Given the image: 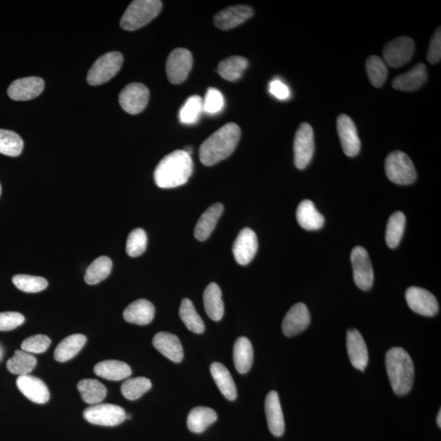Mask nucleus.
Masks as SVG:
<instances>
[{
    "label": "nucleus",
    "mask_w": 441,
    "mask_h": 441,
    "mask_svg": "<svg viewBox=\"0 0 441 441\" xmlns=\"http://www.w3.org/2000/svg\"><path fill=\"white\" fill-rule=\"evenodd\" d=\"M193 172L190 155L178 150L167 155L157 165L154 173L155 184L160 188H178L188 183Z\"/></svg>",
    "instance_id": "f257e3e1"
},
{
    "label": "nucleus",
    "mask_w": 441,
    "mask_h": 441,
    "mask_svg": "<svg viewBox=\"0 0 441 441\" xmlns=\"http://www.w3.org/2000/svg\"><path fill=\"white\" fill-rule=\"evenodd\" d=\"M239 127L225 125L206 139L200 148V159L205 166H213L232 155L240 139Z\"/></svg>",
    "instance_id": "f03ea898"
},
{
    "label": "nucleus",
    "mask_w": 441,
    "mask_h": 441,
    "mask_svg": "<svg viewBox=\"0 0 441 441\" xmlns=\"http://www.w3.org/2000/svg\"><path fill=\"white\" fill-rule=\"evenodd\" d=\"M386 366L395 393L408 394L414 379V364L408 352L401 347L391 348L386 355Z\"/></svg>",
    "instance_id": "7ed1b4c3"
},
{
    "label": "nucleus",
    "mask_w": 441,
    "mask_h": 441,
    "mask_svg": "<svg viewBox=\"0 0 441 441\" xmlns=\"http://www.w3.org/2000/svg\"><path fill=\"white\" fill-rule=\"evenodd\" d=\"M162 6L159 0H135L122 15L120 27L130 31L144 27L158 16Z\"/></svg>",
    "instance_id": "20e7f679"
},
{
    "label": "nucleus",
    "mask_w": 441,
    "mask_h": 441,
    "mask_svg": "<svg viewBox=\"0 0 441 441\" xmlns=\"http://www.w3.org/2000/svg\"><path fill=\"white\" fill-rule=\"evenodd\" d=\"M385 171L387 178L392 183L398 185L414 183L416 178V172L410 157L402 151L391 152L385 161Z\"/></svg>",
    "instance_id": "39448f33"
},
{
    "label": "nucleus",
    "mask_w": 441,
    "mask_h": 441,
    "mask_svg": "<svg viewBox=\"0 0 441 441\" xmlns=\"http://www.w3.org/2000/svg\"><path fill=\"white\" fill-rule=\"evenodd\" d=\"M124 62V57L119 52H110L104 54L93 63L88 73L87 81L90 85H101L111 80Z\"/></svg>",
    "instance_id": "423d86ee"
},
{
    "label": "nucleus",
    "mask_w": 441,
    "mask_h": 441,
    "mask_svg": "<svg viewBox=\"0 0 441 441\" xmlns=\"http://www.w3.org/2000/svg\"><path fill=\"white\" fill-rule=\"evenodd\" d=\"M83 418L92 424L115 426L126 420L125 410L113 404H97L88 407L83 412Z\"/></svg>",
    "instance_id": "0eeeda50"
},
{
    "label": "nucleus",
    "mask_w": 441,
    "mask_h": 441,
    "mask_svg": "<svg viewBox=\"0 0 441 441\" xmlns=\"http://www.w3.org/2000/svg\"><path fill=\"white\" fill-rule=\"evenodd\" d=\"M315 151L312 127L303 122L299 126L293 141L294 163L298 169L307 168Z\"/></svg>",
    "instance_id": "6e6552de"
},
{
    "label": "nucleus",
    "mask_w": 441,
    "mask_h": 441,
    "mask_svg": "<svg viewBox=\"0 0 441 441\" xmlns=\"http://www.w3.org/2000/svg\"><path fill=\"white\" fill-rule=\"evenodd\" d=\"M192 54L188 49L176 48L169 54L166 62V73L169 80L173 85H180L189 76L192 68Z\"/></svg>",
    "instance_id": "1a4fd4ad"
},
{
    "label": "nucleus",
    "mask_w": 441,
    "mask_h": 441,
    "mask_svg": "<svg viewBox=\"0 0 441 441\" xmlns=\"http://www.w3.org/2000/svg\"><path fill=\"white\" fill-rule=\"evenodd\" d=\"M353 276L358 288L363 291H368L374 284V270L369 253L361 246L353 248L351 254Z\"/></svg>",
    "instance_id": "9d476101"
},
{
    "label": "nucleus",
    "mask_w": 441,
    "mask_h": 441,
    "mask_svg": "<svg viewBox=\"0 0 441 441\" xmlns=\"http://www.w3.org/2000/svg\"><path fill=\"white\" fill-rule=\"evenodd\" d=\"M415 50L414 39L410 37L401 36L393 39L382 51L384 60L387 65L393 68H398L408 63L413 57Z\"/></svg>",
    "instance_id": "9b49d317"
},
{
    "label": "nucleus",
    "mask_w": 441,
    "mask_h": 441,
    "mask_svg": "<svg viewBox=\"0 0 441 441\" xmlns=\"http://www.w3.org/2000/svg\"><path fill=\"white\" fill-rule=\"evenodd\" d=\"M150 92L141 83H132L122 88L119 102L122 109L130 115L139 114L148 104Z\"/></svg>",
    "instance_id": "f8f14e48"
},
{
    "label": "nucleus",
    "mask_w": 441,
    "mask_h": 441,
    "mask_svg": "<svg viewBox=\"0 0 441 441\" xmlns=\"http://www.w3.org/2000/svg\"><path fill=\"white\" fill-rule=\"evenodd\" d=\"M407 303L412 311L421 316H434L439 311V304L433 293L419 287H410L405 293Z\"/></svg>",
    "instance_id": "ddd939ff"
},
{
    "label": "nucleus",
    "mask_w": 441,
    "mask_h": 441,
    "mask_svg": "<svg viewBox=\"0 0 441 441\" xmlns=\"http://www.w3.org/2000/svg\"><path fill=\"white\" fill-rule=\"evenodd\" d=\"M338 136L346 155L354 157L360 150V140L355 122L347 115H340L337 120Z\"/></svg>",
    "instance_id": "4468645a"
},
{
    "label": "nucleus",
    "mask_w": 441,
    "mask_h": 441,
    "mask_svg": "<svg viewBox=\"0 0 441 441\" xmlns=\"http://www.w3.org/2000/svg\"><path fill=\"white\" fill-rule=\"evenodd\" d=\"M258 248L257 234L251 229H243L233 244L235 261L241 266H246L251 262L258 252Z\"/></svg>",
    "instance_id": "2eb2a0df"
},
{
    "label": "nucleus",
    "mask_w": 441,
    "mask_h": 441,
    "mask_svg": "<svg viewBox=\"0 0 441 441\" xmlns=\"http://www.w3.org/2000/svg\"><path fill=\"white\" fill-rule=\"evenodd\" d=\"M311 323V315L305 304L293 305L284 316L282 331L287 337H293L306 330Z\"/></svg>",
    "instance_id": "dca6fc26"
},
{
    "label": "nucleus",
    "mask_w": 441,
    "mask_h": 441,
    "mask_svg": "<svg viewBox=\"0 0 441 441\" xmlns=\"http://www.w3.org/2000/svg\"><path fill=\"white\" fill-rule=\"evenodd\" d=\"M44 88L43 78L31 76L19 78L8 88V95L14 101H28L41 95Z\"/></svg>",
    "instance_id": "f3484780"
},
{
    "label": "nucleus",
    "mask_w": 441,
    "mask_h": 441,
    "mask_svg": "<svg viewBox=\"0 0 441 441\" xmlns=\"http://www.w3.org/2000/svg\"><path fill=\"white\" fill-rule=\"evenodd\" d=\"M253 13V9L247 5H234L216 14L214 24L218 29L228 31L246 22Z\"/></svg>",
    "instance_id": "a211bd4d"
},
{
    "label": "nucleus",
    "mask_w": 441,
    "mask_h": 441,
    "mask_svg": "<svg viewBox=\"0 0 441 441\" xmlns=\"http://www.w3.org/2000/svg\"><path fill=\"white\" fill-rule=\"evenodd\" d=\"M17 386L19 391L34 403L46 404L50 398L48 386L37 377L29 374L19 376Z\"/></svg>",
    "instance_id": "6ab92c4d"
},
{
    "label": "nucleus",
    "mask_w": 441,
    "mask_h": 441,
    "mask_svg": "<svg viewBox=\"0 0 441 441\" xmlns=\"http://www.w3.org/2000/svg\"><path fill=\"white\" fill-rule=\"evenodd\" d=\"M346 347L351 365L356 369L364 371L369 362V354L364 338L356 330H348L346 335Z\"/></svg>",
    "instance_id": "aec40b11"
},
{
    "label": "nucleus",
    "mask_w": 441,
    "mask_h": 441,
    "mask_svg": "<svg viewBox=\"0 0 441 441\" xmlns=\"http://www.w3.org/2000/svg\"><path fill=\"white\" fill-rule=\"evenodd\" d=\"M428 80V71L424 63L416 64L409 71L395 78L391 85L396 90L412 92L418 90Z\"/></svg>",
    "instance_id": "412c9836"
},
{
    "label": "nucleus",
    "mask_w": 441,
    "mask_h": 441,
    "mask_svg": "<svg viewBox=\"0 0 441 441\" xmlns=\"http://www.w3.org/2000/svg\"><path fill=\"white\" fill-rule=\"evenodd\" d=\"M153 346L169 360L180 363L183 360V348L178 336L173 333L160 332L153 338Z\"/></svg>",
    "instance_id": "4be33fe9"
},
{
    "label": "nucleus",
    "mask_w": 441,
    "mask_h": 441,
    "mask_svg": "<svg viewBox=\"0 0 441 441\" xmlns=\"http://www.w3.org/2000/svg\"><path fill=\"white\" fill-rule=\"evenodd\" d=\"M265 412H266L268 428L271 433L279 438L284 433V419L279 402V395L276 391H270L265 400Z\"/></svg>",
    "instance_id": "5701e85b"
},
{
    "label": "nucleus",
    "mask_w": 441,
    "mask_h": 441,
    "mask_svg": "<svg viewBox=\"0 0 441 441\" xmlns=\"http://www.w3.org/2000/svg\"><path fill=\"white\" fill-rule=\"evenodd\" d=\"M155 312L153 304L146 299H139L125 308L122 316L130 323L146 326L153 321Z\"/></svg>",
    "instance_id": "b1692460"
},
{
    "label": "nucleus",
    "mask_w": 441,
    "mask_h": 441,
    "mask_svg": "<svg viewBox=\"0 0 441 441\" xmlns=\"http://www.w3.org/2000/svg\"><path fill=\"white\" fill-rule=\"evenodd\" d=\"M224 211V206L217 203L210 207L201 215L195 227V237L200 241H204L212 234L218 220Z\"/></svg>",
    "instance_id": "393cba45"
},
{
    "label": "nucleus",
    "mask_w": 441,
    "mask_h": 441,
    "mask_svg": "<svg viewBox=\"0 0 441 441\" xmlns=\"http://www.w3.org/2000/svg\"><path fill=\"white\" fill-rule=\"evenodd\" d=\"M297 220L300 227L307 230H317L323 227L325 218L318 213L311 200H305L299 204Z\"/></svg>",
    "instance_id": "a878e982"
},
{
    "label": "nucleus",
    "mask_w": 441,
    "mask_h": 441,
    "mask_svg": "<svg viewBox=\"0 0 441 441\" xmlns=\"http://www.w3.org/2000/svg\"><path fill=\"white\" fill-rule=\"evenodd\" d=\"M211 374L217 384L218 389L225 398L234 400L237 397V389L233 377L225 365L218 362H214L210 366Z\"/></svg>",
    "instance_id": "bb28decb"
},
{
    "label": "nucleus",
    "mask_w": 441,
    "mask_h": 441,
    "mask_svg": "<svg viewBox=\"0 0 441 441\" xmlns=\"http://www.w3.org/2000/svg\"><path fill=\"white\" fill-rule=\"evenodd\" d=\"M204 305L206 313L214 321L222 320L224 315V303L222 290L216 283H211L204 292Z\"/></svg>",
    "instance_id": "cd10ccee"
},
{
    "label": "nucleus",
    "mask_w": 441,
    "mask_h": 441,
    "mask_svg": "<svg viewBox=\"0 0 441 441\" xmlns=\"http://www.w3.org/2000/svg\"><path fill=\"white\" fill-rule=\"evenodd\" d=\"M94 372L106 380L120 381L130 377L132 370L125 362L108 360L98 363L94 366Z\"/></svg>",
    "instance_id": "c85d7f7f"
},
{
    "label": "nucleus",
    "mask_w": 441,
    "mask_h": 441,
    "mask_svg": "<svg viewBox=\"0 0 441 441\" xmlns=\"http://www.w3.org/2000/svg\"><path fill=\"white\" fill-rule=\"evenodd\" d=\"M233 358L235 369L239 374H246L253 365V349L248 338L240 337L234 343Z\"/></svg>",
    "instance_id": "c756f323"
},
{
    "label": "nucleus",
    "mask_w": 441,
    "mask_h": 441,
    "mask_svg": "<svg viewBox=\"0 0 441 441\" xmlns=\"http://www.w3.org/2000/svg\"><path fill=\"white\" fill-rule=\"evenodd\" d=\"M218 419L216 412L208 407H196L190 412L188 418V428L196 434L204 431L212 425Z\"/></svg>",
    "instance_id": "7c9ffc66"
},
{
    "label": "nucleus",
    "mask_w": 441,
    "mask_h": 441,
    "mask_svg": "<svg viewBox=\"0 0 441 441\" xmlns=\"http://www.w3.org/2000/svg\"><path fill=\"white\" fill-rule=\"evenodd\" d=\"M86 342L87 337L80 333L68 336L56 347L54 358L57 361L62 363L70 360L82 350Z\"/></svg>",
    "instance_id": "2f4dec72"
},
{
    "label": "nucleus",
    "mask_w": 441,
    "mask_h": 441,
    "mask_svg": "<svg viewBox=\"0 0 441 441\" xmlns=\"http://www.w3.org/2000/svg\"><path fill=\"white\" fill-rule=\"evenodd\" d=\"M77 388L83 401L88 405L102 403L107 394L106 387L96 379H83L78 382Z\"/></svg>",
    "instance_id": "473e14b6"
},
{
    "label": "nucleus",
    "mask_w": 441,
    "mask_h": 441,
    "mask_svg": "<svg viewBox=\"0 0 441 441\" xmlns=\"http://www.w3.org/2000/svg\"><path fill=\"white\" fill-rule=\"evenodd\" d=\"M248 66L246 58L240 56H232L220 62L218 66V72L220 77L228 81H237L242 77L243 73Z\"/></svg>",
    "instance_id": "72a5a7b5"
},
{
    "label": "nucleus",
    "mask_w": 441,
    "mask_h": 441,
    "mask_svg": "<svg viewBox=\"0 0 441 441\" xmlns=\"http://www.w3.org/2000/svg\"><path fill=\"white\" fill-rule=\"evenodd\" d=\"M37 364L36 358L22 350L15 351L13 357L7 361V369L10 372L18 376L29 374Z\"/></svg>",
    "instance_id": "f704fd0d"
},
{
    "label": "nucleus",
    "mask_w": 441,
    "mask_h": 441,
    "mask_svg": "<svg viewBox=\"0 0 441 441\" xmlns=\"http://www.w3.org/2000/svg\"><path fill=\"white\" fill-rule=\"evenodd\" d=\"M181 320L188 330L195 333H202L205 330L204 323L199 316L189 298H184L179 309Z\"/></svg>",
    "instance_id": "c9c22d12"
},
{
    "label": "nucleus",
    "mask_w": 441,
    "mask_h": 441,
    "mask_svg": "<svg viewBox=\"0 0 441 441\" xmlns=\"http://www.w3.org/2000/svg\"><path fill=\"white\" fill-rule=\"evenodd\" d=\"M112 266L113 263L110 258L106 256L97 258L87 268L85 276V282L93 286L104 281L109 276Z\"/></svg>",
    "instance_id": "e433bc0d"
},
{
    "label": "nucleus",
    "mask_w": 441,
    "mask_h": 441,
    "mask_svg": "<svg viewBox=\"0 0 441 441\" xmlns=\"http://www.w3.org/2000/svg\"><path fill=\"white\" fill-rule=\"evenodd\" d=\"M405 223L406 218L403 213L396 212L391 216L386 230V242L389 248L398 246L404 234Z\"/></svg>",
    "instance_id": "4c0bfd02"
},
{
    "label": "nucleus",
    "mask_w": 441,
    "mask_h": 441,
    "mask_svg": "<svg viewBox=\"0 0 441 441\" xmlns=\"http://www.w3.org/2000/svg\"><path fill=\"white\" fill-rule=\"evenodd\" d=\"M366 72L372 86L381 88L386 80L388 71L384 59L372 55L367 59Z\"/></svg>",
    "instance_id": "58836bf2"
},
{
    "label": "nucleus",
    "mask_w": 441,
    "mask_h": 441,
    "mask_svg": "<svg viewBox=\"0 0 441 441\" xmlns=\"http://www.w3.org/2000/svg\"><path fill=\"white\" fill-rule=\"evenodd\" d=\"M24 142L16 132L0 129V154L17 157L21 155Z\"/></svg>",
    "instance_id": "ea45409f"
},
{
    "label": "nucleus",
    "mask_w": 441,
    "mask_h": 441,
    "mask_svg": "<svg viewBox=\"0 0 441 441\" xmlns=\"http://www.w3.org/2000/svg\"><path fill=\"white\" fill-rule=\"evenodd\" d=\"M151 382L144 377L127 379L121 386V393L127 400H136L151 389Z\"/></svg>",
    "instance_id": "a19ab883"
},
{
    "label": "nucleus",
    "mask_w": 441,
    "mask_h": 441,
    "mask_svg": "<svg viewBox=\"0 0 441 441\" xmlns=\"http://www.w3.org/2000/svg\"><path fill=\"white\" fill-rule=\"evenodd\" d=\"M203 111V100L198 95H193L186 101L179 112L181 122L185 125H194L197 122Z\"/></svg>",
    "instance_id": "79ce46f5"
},
{
    "label": "nucleus",
    "mask_w": 441,
    "mask_h": 441,
    "mask_svg": "<svg viewBox=\"0 0 441 441\" xmlns=\"http://www.w3.org/2000/svg\"><path fill=\"white\" fill-rule=\"evenodd\" d=\"M14 286L24 293H38L48 287L46 279L29 274H16L12 279Z\"/></svg>",
    "instance_id": "37998d69"
},
{
    "label": "nucleus",
    "mask_w": 441,
    "mask_h": 441,
    "mask_svg": "<svg viewBox=\"0 0 441 441\" xmlns=\"http://www.w3.org/2000/svg\"><path fill=\"white\" fill-rule=\"evenodd\" d=\"M147 246V235L144 229L132 230L127 239L126 252L132 258L144 254Z\"/></svg>",
    "instance_id": "c03bdc74"
},
{
    "label": "nucleus",
    "mask_w": 441,
    "mask_h": 441,
    "mask_svg": "<svg viewBox=\"0 0 441 441\" xmlns=\"http://www.w3.org/2000/svg\"><path fill=\"white\" fill-rule=\"evenodd\" d=\"M224 106V98L217 88H209L203 102V111L209 115L218 114Z\"/></svg>",
    "instance_id": "a18cd8bd"
},
{
    "label": "nucleus",
    "mask_w": 441,
    "mask_h": 441,
    "mask_svg": "<svg viewBox=\"0 0 441 441\" xmlns=\"http://www.w3.org/2000/svg\"><path fill=\"white\" fill-rule=\"evenodd\" d=\"M51 345V340L46 335H37L24 340L22 343V350L33 354L46 352Z\"/></svg>",
    "instance_id": "49530a36"
},
{
    "label": "nucleus",
    "mask_w": 441,
    "mask_h": 441,
    "mask_svg": "<svg viewBox=\"0 0 441 441\" xmlns=\"http://www.w3.org/2000/svg\"><path fill=\"white\" fill-rule=\"evenodd\" d=\"M24 317L21 313L6 312L0 313V331H10L22 326Z\"/></svg>",
    "instance_id": "de8ad7c7"
},
{
    "label": "nucleus",
    "mask_w": 441,
    "mask_h": 441,
    "mask_svg": "<svg viewBox=\"0 0 441 441\" xmlns=\"http://www.w3.org/2000/svg\"><path fill=\"white\" fill-rule=\"evenodd\" d=\"M426 58L430 64H438L441 59V31L439 27L431 38Z\"/></svg>",
    "instance_id": "09e8293b"
},
{
    "label": "nucleus",
    "mask_w": 441,
    "mask_h": 441,
    "mask_svg": "<svg viewBox=\"0 0 441 441\" xmlns=\"http://www.w3.org/2000/svg\"><path fill=\"white\" fill-rule=\"evenodd\" d=\"M269 92L277 99L284 101L290 97L288 87L279 80H274L269 85Z\"/></svg>",
    "instance_id": "8fccbe9b"
},
{
    "label": "nucleus",
    "mask_w": 441,
    "mask_h": 441,
    "mask_svg": "<svg viewBox=\"0 0 441 441\" xmlns=\"http://www.w3.org/2000/svg\"><path fill=\"white\" fill-rule=\"evenodd\" d=\"M183 150L189 155H191V153H192V148H191L190 146H186Z\"/></svg>",
    "instance_id": "3c124183"
},
{
    "label": "nucleus",
    "mask_w": 441,
    "mask_h": 441,
    "mask_svg": "<svg viewBox=\"0 0 441 441\" xmlns=\"http://www.w3.org/2000/svg\"><path fill=\"white\" fill-rule=\"evenodd\" d=\"M438 424L439 428H440L441 426V410H440L439 411V414L438 416Z\"/></svg>",
    "instance_id": "603ef678"
},
{
    "label": "nucleus",
    "mask_w": 441,
    "mask_h": 441,
    "mask_svg": "<svg viewBox=\"0 0 441 441\" xmlns=\"http://www.w3.org/2000/svg\"><path fill=\"white\" fill-rule=\"evenodd\" d=\"M0 195H1V185H0Z\"/></svg>",
    "instance_id": "864d4df0"
},
{
    "label": "nucleus",
    "mask_w": 441,
    "mask_h": 441,
    "mask_svg": "<svg viewBox=\"0 0 441 441\" xmlns=\"http://www.w3.org/2000/svg\"><path fill=\"white\" fill-rule=\"evenodd\" d=\"M0 356H1V351H0Z\"/></svg>",
    "instance_id": "5fc2aeb1"
}]
</instances>
